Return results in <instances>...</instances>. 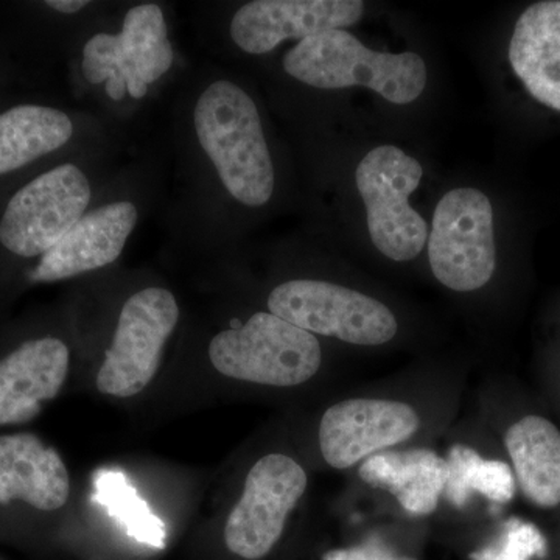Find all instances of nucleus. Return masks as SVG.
<instances>
[{"mask_svg": "<svg viewBox=\"0 0 560 560\" xmlns=\"http://www.w3.org/2000/svg\"><path fill=\"white\" fill-rule=\"evenodd\" d=\"M323 560H411L397 558L386 550L378 541L371 540L359 547L345 548V550H331L324 555Z\"/></svg>", "mask_w": 560, "mask_h": 560, "instance_id": "nucleus-23", "label": "nucleus"}, {"mask_svg": "<svg viewBox=\"0 0 560 560\" xmlns=\"http://www.w3.org/2000/svg\"><path fill=\"white\" fill-rule=\"evenodd\" d=\"M361 480L372 488L386 490L405 511L430 515L436 511L447 486V460L430 448L385 451L361 463Z\"/></svg>", "mask_w": 560, "mask_h": 560, "instance_id": "nucleus-17", "label": "nucleus"}, {"mask_svg": "<svg viewBox=\"0 0 560 560\" xmlns=\"http://www.w3.org/2000/svg\"><path fill=\"white\" fill-rule=\"evenodd\" d=\"M510 61L537 102L560 110V0L523 11L511 38Z\"/></svg>", "mask_w": 560, "mask_h": 560, "instance_id": "nucleus-16", "label": "nucleus"}, {"mask_svg": "<svg viewBox=\"0 0 560 560\" xmlns=\"http://www.w3.org/2000/svg\"><path fill=\"white\" fill-rule=\"evenodd\" d=\"M189 131L198 165L209 183L245 208H261L275 195L276 173L259 106L237 81L209 79L195 92Z\"/></svg>", "mask_w": 560, "mask_h": 560, "instance_id": "nucleus-1", "label": "nucleus"}, {"mask_svg": "<svg viewBox=\"0 0 560 560\" xmlns=\"http://www.w3.org/2000/svg\"><path fill=\"white\" fill-rule=\"evenodd\" d=\"M448 477L445 500L452 506H467L470 497L480 493L492 503L506 504L514 500L517 481L510 464L500 459L482 458L467 445H453L447 456Z\"/></svg>", "mask_w": 560, "mask_h": 560, "instance_id": "nucleus-20", "label": "nucleus"}, {"mask_svg": "<svg viewBox=\"0 0 560 560\" xmlns=\"http://www.w3.org/2000/svg\"><path fill=\"white\" fill-rule=\"evenodd\" d=\"M175 65V47L161 3H136L117 32L92 33L81 50V73L103 86L109 102L143 101Z\"/></svg>", "mask_w": 560, "mask_h": 560, "instance_id": "nucleus-3", "label": "nucleus"}, {"mask_svg": "<svg viewBox=\"0 0 560 560\" xmlns=\"http://www.w3.org/2000/svg\"><path fill=\"white\" fill-rule=\"evenodd\" d=\"M95 492L92 500L101 504L127 536L138 540L139 544L150 545L153 548H165L164 522L151 512L128 480L127 475L120 470L103 469L95 474Z\"/></svg>", "mask_w": 560, "mask_h": 560, "instance_id": "nucleus-21", "label": "nucleus"}, {"mask_svg": "<svg viewBox=\"0 0 560 560\" xmlns=\"http://www.w3.org/2000/svg\"><path fill=\"white\" fill-rule=\"evenodd\" d=\"M515 481L541 510L560 504V431L541 416H525L504 436Z\"/></svg>", "mask_w": 560, "mask_h": 560, "instance_id": "nucleus-18", "label": "nucleus"}, {"mask_svg": "<svg viewBox=\"0 0 560 560\" xmlns=\"http://www.w3.org/2000/svg\"><path fill=\"white\" fill-rule=\"evenodd\" d=\"M268 311L302 330L349 345H386L399 330L388 305L326 280L280 283L268 296Z\"/></svg>", "mask_w": 560, "mask_h": 560, "instance_id": "nucleus-7", "label": "nucleus"}, {"mask_svg": "<svg viewBox=\"0 0 560 560\" xmlns=\"http://www.w3.org/2000/svg\"><path fill=\"white\" fill-rule=\"evenodd\" d=\"M422 176L419 161L394 145L371 150L357 168L371 241L390 260L416 259L429 242L425 220L408 202Z\"/></svg>", "mask_w": 560, "mask_h": 560, "instance_id": "nucleus-6", "label": "nucleus"}, {"mask_svg": "<svg viewBox=\"0 0 560 560\" xmlns=\"http://www.w3.org/2000/svg\"><path fill=\"white\" fill-rule=\"evenodd\" d=\"M90 172L65 162L40 173L11 197L0 219V245L24 259L43 257L94 206Z\"/></svg>", "mask_w": 560, "mask_h": 560, "instance_id": "nucleus-5", "label": "nucleus"}, {"mask_svg": "<svg viewBox=\"0 0 560 560\" xmlns=\"http://www.w3.org/2000/svg\"><path fill=\"white\" fill-rule=\"evenodd\" d=\"M307 485V474L290 456L271 453L257 460L224 526L230 551L248 560L265 558L282 537Z\"/></svg>", "mask_w": 560, "mask_h": 560, "instance_id": "nucleus-10", "label": "nucleus"}, {"mask_svg": "<svg viewBox=\"0 0 560 560\" xmlns=\"http://www.w3.org/2000/svg\"><path fill=\"white\" fill-rule=\"evenodd\" d=\"M175 294L162 287H147L121 305L113 340L97 374V388L127 399L153 381L162 352L178 326Z\"/></svg>", "mask_w": 560, "mask_h": 560, "instance_id": "nucleus-8", "label": "nucleus"}, {"mask_svg": "<svg viewBox=\"0 0 560 560\" xmlns=\"http://www.w3.org/2000/svg\"><path fill=\"white\" fill-rule=\"evenodd\" d=\"M434 278L459 293L480 290L497 267L493 210L477 189H455L438 202L429 237Z\"/></svg>", "mask_w": 560, "mask_h": 560, "instance_id": "nucleus-9", "label": "nucleus"}, {"mask_svg": "<svg viewBox=\"0 0 560 560\" xmlns=\"http://www.w3.org/2000/svg\"><path fill=\"white\" fill-rule=\"evenodd\" d=\"M209 359L220 374L235 381L290 388L315 377L323 350L311 331L259 312L219 331L210 340Z\"/></svg>", "mask_w": 560, "mask_h": 560, "instance_id": "nucleus-4", "label": "nucleus"}, {"mask_svg": "<svg viewBox=\"0 0 560 560\" xmlns=\"http://www.w3.org/2000/svg\"><path fill=\"white\" fill-rule=\"evenodd\" d=\"M282 66L291 79L316 90L364 86L394 105L418 101L427 86V66L418 54L371 50L346 31L300 40Z\"/></svg>", "mask_w": 560, "mask_h": 560, "instance_id": "nucleus-2", "label": "nucleus"}, {"mask_svg": "<svg viewBox=\"0 0 560 560\" xmlns=\"http://www.w3.org/2000/svg\"><path fill=\"white\" fill-rule=\"evenodd\" d=\"M364 13L361 0H254L235 11L232 43L248 55H267L285 40L345 31Z\"/></svg>", "mask_w": 560, "mask_h": 560, "instance_id": "nucleus-12", "label": "nucleus"}, {"mask_svg": "<svg viewBox=\"0 0 560 560\" xmlns=\"http://www.w3.org/2000/svg\"><path fill=\"white\" fill-rule=\"evenodd\" d=\"M69 363L68 346L51 337L24 342L0 360V427L35 419L60 394Z\"/></svg>", "mask_w": 560, "mask_h": 560, "instance_id": "nucleus-14", "label": "nucleus"}, {"mask_svg": "<svg viewBox=\"0 0 560 560\" xmlns=\"http://www.w3.org/2000/svg\"><path fill=\"white\" fill-rule=\"evenodd\" d=\"M139 220L138 201L131 198H113L92 206L54 248L39 257L28 280L58 282L109 267L124 254Z\"/></svg>", "mask_w": 560, "mask_h": 560, "instance_id": "nucleus-13", "label": "nucleus"}, {"mask_svg": "<svg viewBox=\"0 0 560 560\" xmlns=\"http://www.w3.org/2000/svg\"><path fill=\"white\" fill-rule=\"evenodd\" d=\"M69 493V471L55 448L32 433L0 436V504L21 500L35 510L57 511Z\"/></svg>", "mask_w": 560, "mask_h": 560, "instance_id": "nucleus-15", "label": "nucleus"}, {"mask_svg": "<svg viewBox=\"0 0 560 560\" xmlns=\"http://www.w3.org/2000/svg\"><path fill=\"white\" fill-rule=\"evenodd\" d=\"M91 5L92 3L86 2V0H49V2H46V7H49L50 10L66 14V16H72V14L86 11Z\"/></svg>", "mask_w": 560, "mask_h": 560, "instance_id": "nucleus-24", "label": "nucleus"}, {"mask_svg": "<svg viewBox=\"0 0 560 560\" xmlns=\"http://www.w3.org/2000/svg\"><path fill=\"white\" fill-rule=\"evenodd\" d=\"M420 429L410 404L390 399H348L331 405L319 423L323 458L338 470L410 441Z\"/></svg>", "mask_w": 560, "mask_h": 560, "instance_id": "nucleus-11", "label": "nucleus"}, {"mask_svg": "<svg viewBox=\"0 0 560 560\" xmlns=\"http://www.w3.org/2000/svg\"><path fill=\"white\" fill-rule=\"evenodd\" d=\"M75 120L66 110L18 105L0 114V176L27 167L69 145Z\"/></svg>", "mask_w": 560, "mask_h": 560, "instance_id": "nucleus-19", "label": "nucleus"}, {"mask_svg": "<svg viewBox=\"0 0 560 560\" xmlns=\"http://www.w3.org/2000/svg\"><path fill=\"white\" fill-rule=\"evenodd\" d=\"M547 540L536 525L511 518L503 525L499 539L475 551L471 560H530L547 556Z\"/></svg>", "mask_w": 560, "mask_h": 560, "instance_id": "nucleus-22", "label": "nucleus"}]
</instances>
